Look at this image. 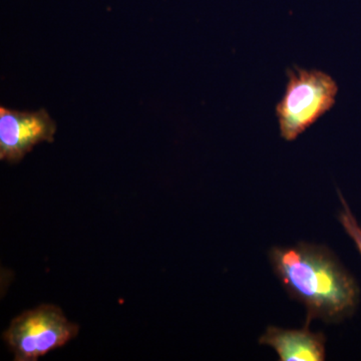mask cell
Segmentation results:
<instances>
[{
    "label": "cell",
    "instance_id": "cell-1",
    "mask_svg": "<svg viewBox=\"0 0 361 361\" xmlns=\"http://www.w3.org/2000/svg\"><path fill=\"white\" fill-rule=\"evenodd\" d=\"M269 257L285 290L305 307L306 325L313 319L339 322L355 310L357 284L327 247L305 242L274 247Z\"/></svg>",
    "mask_w": 361,
    "mask_h": 361
},
{
    "label": "cell",
    "instance_id": "cell-2",
    "mask_svg": "<svg viewBox=\"0 0 361 361\" xmlns=\"http://www.w3.org/2000/svg\"><path fill=\"white\" fill-rule=\"evenodd\" d=\"M288 82L276 106L280 135L294 141L336 104L338 87L327 73L298 66L287 71Z\"/></svg>",
    "mask_w": 361,
    "mask_h": 361
},
{
    "label": "cell",
    "instance_id": "cell-3",
    "mask_svg": "<svg viewBox=\"0 0 361 361\" xmlns=\"http://www.w3.org/2000/svg\"><path fill=\"white\" fill-rule=\"evenodd\" d=\"M78 324L68 322L59 306L42 304L14 318L4 338L16 361H37L63 348L78 336Z\"/></svg>",
    "mask_w": 361,
    "mask_h": 361
},
{
    "label": "cell",
    "instance_id": "cell-4",
    "mask_svg": "<svg viewBox=\"0 0 361 361\" xmlns=\"http://www.w3.org/2000/svg\"><path fill=\"white\" fill-rule=\"evenodd\" d=\"M56 125L47 111L35 113L0 108V159L16 164L42 142H52Z\"/></svg>",
    "mask_w": 361,
    "mask_h": 361
},
{
    "label": "cell",
    "instance_id": "cell-5",
    "mask_svg": "<svg viewBox=\"0 0 361 361\" xmlns=\"http://www.w3.org/2000/svg\"><path fill=\"white\" fill-rule=\"evenodd\" d=\"M259 343L274 349L281 361H323L326 356L324 334L310 331L308 325L301 329L269 326Z\"/></svg>",
    "mask_w": 361,
    "mask_h": 361
},
{
    "label": "cell",
    "instance_id": "cell-6",
    "mask_svg": "<svg viewBox=\"0 0 361 361\" xmlns=\"http://www.w3.org/2000/svg\"><path fill=\"white\" fill-rule=\"evenodd\" d=\"M339 199L341 202V210L339 213V221H341L342 227L344 228L348 236L355 242L358 251L361 255V226L358 224L357 220L355 219L353 212L344 200L342 195L339 193Z\"/></svg>",
    "mask_w": 361,
    "mask_h": 361
}]
</instances>
